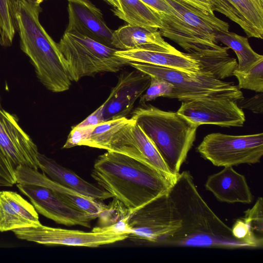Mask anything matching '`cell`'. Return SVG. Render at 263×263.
<instances>
[{
    "instance_id": "obj_1",
    "label": "cell",
    "mask_w": 263,
    "mask_h": 263,
    "mask_svg": "<svg viewBox=\"0 0 263 263\" xmlns=\"http://www.w3.org/2000/svg\"><path fill=\"white\" fill-rule=\"evenodd\" d=\"M167 194L181 224L159 246L253 249L246 241L236 238L231 228L210 208L197 189L189 171L179 173Z\"/></svg>"
},
{
    "instance_id": "obj_2",
    "label": "cell",
    "mask_w": 263,
    "mask_h": 263,
    "mask_svg": "<svg viewBox=\"0 0 263 263\" xmlns=\"http://www.w3.org/2000/svg\"><path fill=\"white\" fill-rule=\"evenodd\" d=\"M92 177L129 214L168 192L173 184L155 169L126 155L107 151L93 165Z\"/></svg>"
},
{
    "instance_id": "obj_3",
    "label": "cell",
    "mask_w": 263,
    "mask_h": 263,
    "mask_svg": "<svg viewBox=\"0 0 263 263\" xmlns=\"http://www.w3.org/2000/svg\"><path fill=\"white\" fill-rule=\"evenodd\" d=\"M17 30L22 51L29 58L39 81L53 92L68 90L71 85L57 43L41 25L40 5L15 0Z\"/></svg>"
},
{
    "instance_id": "obj_4",
    "label": "cell",
    "mask_w": 263,
    "mask_h": 263,
    "mask_svg": "<svg viewBox=\"0 0 263 263\" xmlns=\"http://www.w3.org/2000/svg\"><path fill=\"white\" fill-rule=\"evenodd\" d=\"M153 142L171 173L176 177L196 139L198 126L177 112L164 111L142 104L132 114Z\"/></svg>"
},
{
    "instance_id": "obj_5",
    "label": "cell",
    "mask_w": 263,
    "mask_h": 263,
    "mask_svg": "<svg viewBox=\"0 0 263 263\" xmlns=\"http://www.w3.org/2000/svg\"><path fill=\"white\" fill-rule=\"evenodd\" d=\"M57 45L71 82L99 73L117 72L129 64L115 54L118 49L74 30L65 31Z\"/></svg>"
},
{
    "instance_id": "obj_6",
    "label": "cell",
    "mask_w": 263,
    "mask_h": 263,
    "mask_svg": "<svg viewBox=\"0 0 263 263\" xmlns=\"http://www.w3.org/2000/svg\"><path fill=\"white\" fill-rule=\"evenodd\" d=\"M129 65L172 84L174 87L168 98L183 102L206 98H228L237 101L244 97L233 83L217 79L210 74L192 73L141 63L129 62Z\"/></svg>"
},
{
    "instance_id": "obj_7",
    "label": "cell",
    "mask_w": 263,
    "mask_h": 263,
    "mask_svg": "<svg viewBox=\"0 0 263 263\" xmlns=\"http://www.w3.org/2000/svg\"><path fill=\"white\" fill-rule=\"evenodd\" d=\"M39 153L16 118L0 105V186L16 184L15 171L20 166L38 170Z\"/></svg>"
},
{
    "instance_id": "obj_8",
    "label": "cell",
    "mask_w": 263,
    "mask_h": 263,
    "mask_svg": "<svg viewBox=\"0 0 263 263\" xmlns=\"http://www.w3.org/2000/svg\"><path fill=\"white\" fill-rule=\"evenodd\" d=\"M197 151L217 166L259 163L263 155V133L240 136L210 134L204 137Z\"/></svg>"
},
{
    "instance_id": "obj_9",
    "label": "cell",
    "mask_w": 263,
    "mask_h": 263,
    "mask_svg": "<svg viewBox=\"0 0 263 263\" xmlns=\"http://www.w3.org/2000/svg\"><path fill=\"white\" fill-rule=\"evenodd\" d=\"M129 237L159 246L180 227L181 219L167 193L128 214Z\"/></svg>"
},
{
    "instance_id": "obj_10",
    "label": "cell",
    "mask_w": 263,
    "mask_h": 263,
    "mask_svg": "<svg viewBox=\"0 0 263 263\" xmlns=\"http://www.w3.org/2000/svg\"><path fill=\"white\" fill-rule=\"evenodd\" d=\"M18 239L44 245H60L74 247H98L123 240L127 233L95 228L91 232L52 228L42 224L12 231Z\"/></svg>"
},
{
    "instance_id": "obj_11",
    "label": "cell",
    "mask_w": 263,
    "mask_h": 263,
    "mask_svg": "<svg viewBox=\"0 0 263 263\" xmlns=\"http://www.w3.org/2000/svg\"><path fill=\"white\" fill-rule=\"evenodd\" d=\"M106 150L134 158L155 169L173 183L177 177L170 171L150 138L131 118L113 135Z\"/></svg>"
},
{
    "instance_id": "obj_12",
    "label": "cell",
    "mask_w": 263,
    "mask_h": 263,
    "mask_svg": "<svg viewBox=\"0 0 263 263\" xmlns=\"http://www.w3.org/2000/svg\"><path fill=\"white\" fill-rule=\"evenodd\" d=\"M197 125L241 127L246 120L236 101L228 98H206L183 101L177 111Z\"/></svg>"
},
{
    "instance_id": "obj_13",
    "label": "cell",
    "mask_w": 263,
    "mask_h": 263,
    "mask_svg": "<svg viewBox=\"0 0 263 263\" xmlns=\"http://www.w3.org/2000/svg\"><path fill=\"white\" fill-rule=\"evenodd\" d=\"M16 185L29 199L38 213L59 224L90 228L91 220L97 218L71 205L46 186L20 183Z\"/></svg>"
},
{
    "instance_id": "obj_14",
    "label": "cell",
    "mask_w": 263,
    "mask_h": 263,
    "mask_svg": "<svg viewBox=\"0 0 263 263\" xmlns=\"http://www.w3.org/2000/svg\"><path fill=\"white\" fill-rule=\"evenodd\" d=\"M151 80L149 75L136 69L121 73L103 103L105 121L126 117L148 87Z\"/></svg>"
},
{
    "instance_id": "obj_15",
    "label": "cell",
    "mask_w": 263,
    "mask_h": 263,
    "mask_svg": "<svg viewBox=\"0 0 263 263\" xmlns=\"http://www.w3.org/2000/svg\"><path fill=\"white\" fill-rule=\"evenodd\" d=\"M66 1L69 21L65 31H76L113 47L114 30L107 26L101 10L89 0Z\"/></svg>"
},
{
    "instance_id": "obj_16",
    "label": "cell",
    "mask_w": 263,
    "mask_h": 263,
    "mask_svg": "<svg viewBox=\"0 0 263 263\" xmlns=\"http://www.w3.org/2000/svg\"><path fill=\"white\" fill-rule=\"evenodd\" d=\"M161 27L159 29L162 36L181 46L188 53H196L224 48L217 44L215 36L206 34L186 24L181 17L158 13Z\"/></svg>"
},
{
    "instance_id": "obj_17",
    "label": "cell",
    "mask_w": 263,
    "mask_h": 263,
    "mask_svg": "<svg viewBox=\"0 0 263 263\" xmlns=\"http://www.w3.org/2000/svg\"><path fill=\"white\" fill-rule=\"evenodd\" d=\"M115 54L129 62L148 64L192 73H198V62L187 53L168 51L156 46H142L128 50H117Z\"/></svg>"
},
{
    "instance_id": "obj_18",
    "label": "cell",
    "mask_w": 263,
    "mask_h": 263,
    "mask_svg": "<svg viewBox=\"0 0 263 263\" xmlns=\"http://www.w3.org/2000/svg\"><path fill=\"white\" fill-rule=\"evenodd\" d=\"M16 183L32 184L46 186L53 191L60 197L73 207L96 216L106 205L97 200L84 196L50 179L44 173L26 166H18L15 171Z\"/></svg>"
},
{
    "instance_id": "obj_19",
    "label": "cell",
    "mask_w": 263,
    "mask_h": 263,
    "mask_svg": "<svg viewBox=\"0 0 263 263\" xmlns=\"http://www.w3.org/2000/svg\"><path fill=\"white\" fill-rule=\"evenodd\" d=\"M214 11L224 15L249 37L263 39V0H213Z\"/></svg>"
},
{
    "instance_id": "obj_20",
    "label": "cell",
    "mask_w": 263,
    "mask_h": 263,
    "mask_svg": "<svg viewBox=\"0 0 263 263\" xmlns=\"http://www.w3.org/2000/svg\"><path fill=\"white\" fill-rule=\"evenodd\" d=\"M205 187L220 202L249 204L253 200L245 176L232 166L224 167L220 172L209 176Z\"/></svg>"
},
{
    "instance_id": "obj_21",
    "label": "cell",
    "mask_w": 263,
    "mask_h": 263,
    "mask_svg": "<svg viewBox=\"0 0 263 263\" xmlns=\"http://www.w3.org/2000/svg\"><path fill=\"white\" fill-rule=\"evenodd\" d=\"M33 205L15 192H0V232L35 227L41 223Z\"/></svg>"
},
{
    "instance_id": "obj_22",
    "label": "cell",
    "mask_w": 263,
    "mask_h": 263,
    "mask_svg": "<svg viewBox=\"0 0 263 263\" xmlns=\"http://www.w3.org/2000/svg\"><path fill=\"white\" fill-rule=\"evenodd\" d=\"M39 167L53 181L84 196L97 200H104L112 196L103 189L83 179L72 171L66 168L53 159L39 153Z\"/></svg>"
},
{
    "instance_id": "obj_23",
    "label": "cell",
    "mask_w": 263,
    "mask_h": 263,
    "mask_svg": "<svg viewBox=\"0 0 263 263\" xmlns=\"http://www.w3.org/2000/svg\"><path fill=\"white\" fill-rule=\"evenodd\" d=\"M113 47L128 50L142 46H156L172 52L178 51L165 42L158 28L128 24L113 34Z\"/></svg>"
},
{
    "instance_id": "obj_24",
    "label": "cell",
    "mask_w": 263,
    "mask_h": 263,
    "mask_svg": "<svg viewBox=\"0 0 263 263\" xmlns=\"http://www.w3.org/2000/svg\"><path fill=\"white\" fill-rule=\"evenodd\" d=\"M186 24L208 34L229 30V25L215 16L204 13L180 0H166Z\"/></svg>"
},
{
    "instance_id": "obj_25",
    "label": "cell",
    "mask_w": 263,
    "mask_h": 263,
    "mask_svg": "<svg viewBox=\"0 0 263 263\" xmlns=\"http://www.w3.org/2000/svg\"><path fill=\"white\" fill-rule=\"evenodd\" d=\"M228 47L220 50H208L200 53H188L199 64L200 71L210 74L217 79L222 80L233 76L238 63L230 57Z\"/></svg>"
},
{
    "instance_id": "obj_26",
    "label": "cell",
    "mask_w": 263,
    "mask_h": 263,
    "mask_svg": "<svg viewBox=\"0 0 263 263\" xmlns=\"http://www.w3.org/2000/svg\"><path fill=\"white\" fill-rule=\"evenodd\" d=\"M120 9L113 11L119 18L130 25L160 29L161 22L159 14L141 0H118Z\"/></svg>"
},
{
    "instance_id": "obj_27",
    "label": "cell",
    "mask_w": 263,
    "mask_h": 263,
    "mask_svg": "<svg viewBox=\"0 0 263 263\" xmlns=\"http://www.w3.org/2000/svg\"><path fill=\"white\" fill-rule=\"evenodd\" d=\"M214 36L217 42L222 43L235 52L238 60L236 68L238 71H247L259 60L263 59L262 55L253 50L246 37L229 31L217 33Z\"/></svg>"
},
{
    "instance_id": "obj_28",
    "label": "cell",
    "mask_w": 263,
    "mask_h": 263,
    "mask_svg": "<svg viewBox=\"0 0 263 263\" xmlns=\"http://www.w3.org/2000/svg\"><path fill=\"white\" fill-rule=\"evenodd\" d=\"M15 0H0V44L12 45L17 30Z\"/></svg>"
},
{
    "instance_id": "obj_29",
    "label": "cell",
    "mask_w": 263,
    "mask_h": 263,
    "mask_svg": "<svg viewBox=\"0 0 263 263\" xmlns=\"http://www.w3.org/2000/svg\"><path fill=\"white\" fill-rule=\"evenodd\" d=\"M130 119L123 117L105 121L96 125L88 139L83 146L106 149L107 144L113 135Z\"/></svg>"
},
{
    "instance_id": "obj_30",
    "label": "cell",
    "mask_w": 263,
    "mask_h": 263,
    "mask_svg": "<svg viewBox=\"0 0 263 263\" xmlns=\"http://www.w3.org/2000/svg\"><path fill=\"white\" fill-rule=\"evenodd\" d=\"M238 81V88L263 92V59L259 60L249 69L240 71L236 69L234 71Z\"/></svg>"
},
{
    "instance_id": "obj_31",
    "label": "cell",
    "mask_w": 263,
    "mask_h": 263,
    "mask_svg": "<svg viewBox=\"0 0 263 263\" xmlns=\"http://www.w3.org/2000/svg\"><path fill=\"white\" fill-rule=\"evenodd\" d=\"M263 201L260 197L253 206L245 212L241 218L248 225L252 235L263 243Z\"/></svg>"
},
{
    "instance_id": "obj_32",
    "label": "cell",
    "mask_w": 263,
    "mask_h": 263,
    "mask_svg": "<svg viewBox=\"0 0 263 263\" xmlns=\"http://www.w3.org/2000/svg\"><path fill=\"white\" fill-rule=\"evenodd\" d=\"M151 77L148 87L144 94L140 98V103L146 104V102L154 100L160 97L167 98L172 92L173 85L169 82L159 78Z\"/></svg>"
},
{
    "instance_id": "obj_33",
    "label": "cell",
    "mask_w": 263,
    "mask_h": 263,
    "mask_svg": "<svg viewBox=\"0 0 263 263\" xmlns=\"http://www.w3.org/2000/svg\"><path fill=\"white\" fill-rule=\"evenodd\" d=\"M96 125L82 127L73 126L67 137L64 148H69L76 146H83L84 142L89 137Z\"/></svg>"
},
{
    "instance_id": "obj_34",
    "label": "cell",
    "mask_w": 263,
    "mask_h": 263,
    "mask_svg": "<svg viewBox=\"0 0 263 263\" xmlns=\"http://www.w3.org/2000/svg\"><path fill=\"white\" fill-rule=\"evenodd\" d=\"M236 102L241 109H247L255 114H262L263 112L262 92L250 98L243 97Z\"/></svg>"
},
{
    "instance_id": "obj_35",
    "label": "cell",
    "mask_w": 263,
    "mask_h": 263,
    "mask_svg": "<svg viewBox=\"0 0 263 263\" xmlns=\"http://www.w3.org/2000/svg\"><path fill=\"white\" fill-rule=\"evenodd\" d=\"M145 5L158 13H163L180 17V14L166 1V0H141Z\"/></svg>"
},
{
    "instance_id": "obj_36",
    "label": "cell",
    "mask_w": 263,
    "mask_h": 263,
    "mask_svg": "<svg viewBox=\"0 0 263 263\" xmlns=\"http://www.w3.org/2000/svg\"><path fill=\"white\" fill-rule=\"evenodd\" d=\"M104 104H102L94 112L88 116L81 122L76 125L78 127L97 125L105 122Z\"/></svg>"
},
{
    "instance_id": "obj_37",
    "label": "cell",
    "mask_w": 263,
    "mask_h": 263,
    "mask_svg": "<svg viewBox=\"0 0 263 263\" xmlns=\"http://www.w3.org/2000/svg\"><path fill=\"white\" fill-rule=\"evenodd\" d=\"M198 10L208 13L213 14V0H180Z\"/></svg>"
},
{
    "instance_id": "obj_38",
    "label": "cell",
    "mask_w": 263,
    "mask_h": 263,
    "mask_svg": "<svg viewBox=\"0 0 263 263\" xmlns=\"http://www.w3.org/2000/svg\"><path fill=\"white\" fill-rule=\"evenodd\" d=\"M114 7L113 11H117L120 9V6L118 0H103Z\"/></svg>"
},
{
    "instance_id": "obj_39",
    "label": "cell",
    "mask_w": 263,
    "mask_h": 263,
    "mask_svg": "<svg viewBox=\"0 0 263 263\" xmlns=\"http://www.w3.org/2000/svg\"><path fill=\"white\" fill-rule=\"evenodd\" d=\"M27 2L34 4L36 5H40V4L44 1V0H25Z\"/></svg>"
},
{
    "instance_id": "obj_40",
    "label": "cell",
    "mask_w": 263,
    "mask_h": 263,
    "mask_svg": "<svg viewBox=\"0 0 263 263\" xmlns=\"http://www.w3.org/2000/svg\"><path fill=\"white\" fill-rule=\"evenodd\" d=\"M0 105H1V104H0Z\"/></svg>"
}]
</instances>
